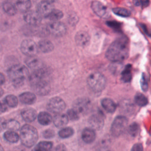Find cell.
I'll return each instance as SVG.
<instances>
[{
    "label": "cell",
    "mask_w": 151,
    "mask_h": 151,
    "mask_svg": "<svg viewBox=\"0 0 151 151\" xmlns=\"http://www.w3.org/2000/svg\"><path fill=\"white\" fill-rule=\"evenodd\" d=\"M50 72L44 67L34 71L29 76V82L34 91L41 96L47 95L50 93Z\"/></svg>",
    "instance_id": "6da1fadb"
},
{
    "label": "cell",
    "mask_w": 151,
    "mask_h": 151,
    "mask_svg": "<svg viewBox=\"0 0 151 151\" xmlns=\"http://www.w3.org/2000/svg\"><path fill=\"white\" fill-rule=\"evenodd\" d=\"M129 54V42L127 37H121L116 39L109 46L106 52V58L113 62H120L126 60Z\"/></svg>",
    "instance_id": "7a4b0ae2"
},
{
    "label": "cell",
    "mask_w": 151,
    "mask_h": 151,
    "mask_svg": "<svg viewBox=\"0 0 151 151\" xmlns=\"http://www.w3.org/2000/svg\"><path fill=\"white\" fill-rule=\"evenodd\" d=\"M8 77L15 87L23 85L29 75L28 68L21 64H15L10 67L8 71Z\"/></svg>",
    "instance_id": "3957f363"
},
{
    "label": "cell",
    "mask_w": 151,
    "mask_h": 151,
    "mask_svg": "<svg viewBox=\"0 0 151 151\" xmlns=\"http://www.w3.org/2000/svg\"><path fill=\"white\" fill-rule=\"evenodd\" d=\"M19 137L23 145L27 147H31L38 140V133L34 126L26 124L21 128Z\"/></svg>",
    "instance_id": "277c9868"
},
{
    "label": "cell",
    "mask_w": 151,
    "mask_h": 151,
    "mask_svg": "<svg viewBox=\"0 0 151 151\" xmlns=\"http://www.w3.org/2000/svg\"><path fill=\"white\" fill-rule=\"evenodd\" d=\"M89 87L95 92L103 91L106 86V78L100 73L94 72L89 75L87 80Z\"/></svg>",
    "instance_id": "5b68a950"
},
{
    "label": "cell",
    "mask_w": 151,
    "mask_h": 151,
    "mask_svg": "<svg viewBox=\"0 0 151 151\" xmlns=\"http://www.w3.org/2000/svg\"><path fill=\"white\" fill-rule=\"evenodd\" d=\"M128 119L124 116H117L113 120L111 127L110 132L113 136L115 137L122 135L127 127Z\"/></svg>",
    "instance_id": "8992f818"
},
{
    "label": "cell",
    "mask_w": 151,
    "mask_h": 151,
    "mask_svg": "<svg viewBox=\"0 0 151 151\" xmlns=\"http://www.w3.org/2000/svg\"><path fill=\"white\" fill-rule=\"evenodd\" d=\"M46 30L53 36L61 37L66 33L67 27L62 22L51 21L47 24Z\"/></svg>",
    "instance_id": "52a82bcc"
},
{
    "label": "cell",
    "mask_w": 151,
    "mask_h": 151,
    "mask_svg": "<svg viewBox=\"0 0 151 151\" xmlns=\"http://www.w3.org/2000/svg\"><path fill=\"white\" fill-rule=\"evenodd\" d=\"M20 49L21 52L28 57L35 56L39 51L38 45L31 39L23 40L21 44Z\"/></svg>",
    "instance_id": "ba28073f"
},
{
    "label": "cell",
    "mask_w": 151,
    "mask_h": 151,
    "mask_svg": "<svg viewBox=\"0 0 151 151\" xmlns=\"http://www.w3.org/2000/svg\"><path fill=\"white\" fill-rule=\"evenodd\" d=\"M91 101L85 97L78 98L73 103V109H74L78 114H86L89 113L91 109Z\"/></svg>",
    "instance_id": "9c48e42d"
},
{
    "label": "cell",
    "mask_w": 151,
    "mask_h": 151,
    "mask_svg": "<svg viewBox=\"0 0 151 151\" xmlns=\"http://www.w3.org/2000/svg\"><path fill=\"white\" fill-rule=\"evenodd\" d=\"M65 107L66 104L65 101L59 97L51 98L47 104V108L48 110L55 114L61 113Z\"/></svg>",
    "instance_id": "30bf717a"
},
{
    "label": "cell",
    "mask_w": 151,
    "mask_h": 151,
    "mask_svg": "<svg viewBox=\"0 0 151 151\" xmlns=\"http://www.w3.org/2000/svg\"><path fill=\"white\" fill-rule=\"evenodd\" d=\"M88 123L91 128L94 130H101L104 124V116L101 112H98L92 114L88 119Z\"/></svg>",
    "instance_id": "8fae6325"
},
{
    "label": "cell",
    "mask_w": 151,
    "mask_h": 151,
    "mask_svg": "<svg viewBox=\"0 0 151 151\" xmlns=\"http://www.w3.org/2000/svg\"><path fill=\"white\" fill-rule=\"evenodd\" d=\"M91 8L93 11L100 18H107L110 16V13L107 8L100 1H93L91 4Z\"/></svg>",
    "instance_id": "7c38bea8"
},
{
    "label": "cell",
    "mask_w": 151,
    "mask_h": 151,
    "mask_svg": "<svg viewBox=\"0 0 151 151\" xmlns=\"http://www.w3.org/2000/svg\"><path fill=\"white\" fill-rule=\"evenodd\" d=\"M42 17L37 11H28L24 15V21L29 25L37 26L42 21Z\"/></svg>",
    "instance_id": "4fadbf2b"
},
{
    "label": "cell",
    "mask_w": 151,
    "mask_h": 151,
    "mask_svg": "<svg viewBox=\"0 0 151 151\" xmlns=\"http://www.w3.org/2000/svg\"><path fill=\"white\" fill-rule=\"evenodd\" d=\"M52 1H42L37 5V11L42 16L47 17L53 9Z\"/></svg>",
    "instance_id": "5bb4252c"
},
{
    "label": "cell",
    "mask_w": 151,
    "mask_h": 151,
    "mask_svg": "<svg viewBox=\"0 0 151 151\" xmlns=\"http://www.w3.org/2000/svg\"><path fill=\"white\" fill-rule=\"evenodd\" d=\"M90 37L89 34L84 31H78L75 35L76 44L80 47L86 46L90 42Z\"/></svg>",
    "instance_id": "9a60e30c"
},
{
    "label": "cell",
    "mask_w": 151,
    "mask_h": 151,
    "mask_svg": "<svg viewBox=\"0 0 151 151\" xmlns=\"http://www.w3.org/2000/svg\"><path fill=\"white\" fill-rule=\"evenodd\" d=\"M96 137L95 130L91 127H86L84 129L81 133V138L83 142L87 144L93 143Z\"/></svg>",
    "instance_id": "2e32d148"
},
{
    "label": "cell",
    "mask_w": 151,
    "mask_h": 151,
    "mask_svg": "<svg viewBox=\"0 0 151 151\" xmlns=\"http://www.w3.org/2000/svg\"><path fill=\"white\" fill-rule=\"evenodd\" d=\"M25 62L29 68L34 70V71L43 68L42 61L36 56L28 57L25 59Z\"/></svg>",
    "instance_id": "e0dca14e"
},
{
    "label": "cell",
    "mask_w": 151,
    "mask_h": 151,
    "mask_svg": "<svg viewBox=\"0 0 151 151\" xmlns=\"http://www.w3.org/2000/svg\"><path fill=\"white\" fill-rule=\"evenodd\" d=\"M21 114L22 119L28 123L34 121L37 116L36 110L32 108H25L21 111Z\"/></svg>",
    "instance_id": "ac0fdd59"
},
{
    "label": "cell",
    "mask_w": 151,
    "mask_h": 151,
    "mask_svg": "<svg viewBox=\"0 0 151 151\" xmlns=\"http://www.w3.org/2000/svg\"><path fill=\"white\" fill-rule=\"evenodd\" d=\"M20 101L25 104H32L36 101V96L34 93L27 91L21 93L19 96Z\"/></svg>",
    "instance_id": "d6986e66"
},
{
    "label": "cell",
    "mask_w": 151,
    "mask_h": 151,
    "mask_svg": "<svg viewBox=\"0 0 151 151\" xmlns=\"http://www.w3.org/2000/svg\"><path fill=\"white\" fill-rule=\"evenodd\" d=\"M53 123L57 127H62L65 126L68 122V118L67 114L64 113L56 114L53 117Z\"/></svg>",
    "instance_id": "ffe728a7"
},
{
    "label": "cell",
    "mask_w": 151,
    "mask_h": 151,
    "mask_svg": "<svg viewBox=\"0 0 151 151\" xmlns=\"http://www.w3.org/2000/svg\"><path fill=\"white\" fill-rule=\"evenodd\" d=\"M38 47L39 51L44 53H48L54 50V45L48 40L43 39L39 41L38 44Z\"/></svg>",
    "instance_id": "44dd1931"
},
{
    "label": "cell",
    "mask_w": 151,
    "mask_h": 151,
    "mask_svg": "<svg viewBox=\"0 0 151 151\" xmlns=\"http://www.w3.org/2000/svg\"><path fill=\"white\" fill-rule=\"evenodd\" d=\"M101 104L103 109L108 113H113L117 108L116 104L111 99L105 98L102 99Z\"/></svg>",
    "instance_id": "7402d4cb"
},
{
    "label": "cell",
    "mask_w": 151,
    "mask_h": 151,
    "mask_svg": "<svg viewBox=\"0 0 151 151\" xmlns=\"http://www.w3.org/2000/svg\"><path fill=\"white\" fill-rule=\"evenodd\" d=\"M53 119L51 115L46 111H41L38 115V122L44 126H47L50 124L52 121Z\"/></svg>",
    "instance_id": "603a6c76"
},
{
    "label": "cell",
    "mask_w": 151,
    "mask_h": 151,
    "mask_svg": "<svg viewBox=\"0 0 151 151\" xmlns=\"http://www.w3.org/2000/svg\"><path fill=\"white\" fill-rule=\"evenodd\" d=\"M52 143L50 141H41L35 145L32 151H51Z\"/></svg>",
    "instance_id": "cb8c5ba5"
},
{
    "label": "cell",
    "mask_w": 151,
    "mask_h": 151,
    "mask_svg": "<svg viewBox=\"0 0 151 151\" xmlns=\"http://www.w3.org/2000/svg\"><path fill=\"white\" fill-rule=\"evenodd\" d=\"M16 8L21 12H25L29 11V9L31 7V2L28 0L17 1L15 3Z\"/></svg>",
    "instance_id": "d4e9b609"
},
{
    "label": "cell",
    "mask_w": 151,
    "mask_h": 151,
    "mask_svg": "<svg viewBox=\"0 0 151 151\" xmlns=\"http://www.w3.org/2000/svg\"><path fill=\"white\" fill-rule=\"evenodd\" d=\"M2 8L4 11L10 16H13L17 13L16 6L9 1H5L2 4Z\"/></svg>",
    "instance_id": "484cf974"
},
{
    "label": "cell",
    "mask_w": 151,
    "mask_h": 151,
    "mask_svg": "<svg viewBox=\"0 0 151 151\" xmlns=\"http://www.w3.org/2000/svg\"><path fill=\"white\" fill-rule=\"evenodd\" d=\"M4 137L6 140L10 143H16L20 139L19 136L16 132L7 130L4 134Z\"/></svg>",
    "instance_id": "4316f807"
},
{
    "label": "cell",
    "mask_w": 151,
    "mask_h": 151,
    "mask_svg": "<svg viewBox=\"0 0 151 151\" xmlns=\"http://www.w3.org/2000/svg\"><path fill=\"white\" fill-rule=\"evenodd\" d=\"M132 66L127 65L122 72L121 78L123 82H129L132 79Z\"/></svg>",
    "instance_id": "83f0119b"
},
{
    "label": "cell",
    "mask_w": 151,
    "mask_h": 151,
    "mask_svg": "<svg viewBox=\"0 0 151 151\" xmlns=\"http://www.w3.org/2000/svg\"><path fill=\"white\" fill-rule=\"evenodd\" d=\"M21 126L19 123L14 119H9L6 122V129L8 130L16 132L19 130Z\"/></svg>",
    "instance_id": "f1b7e54d"
},
{
    "label": "cell",
    "mask_w": 151,
    "mask_h": 151,
    "mask_svg": "<svg viewBox=\"0 0 151 151\" xmlns=\"http://www.w3.org/2000/svg\"><path fill=\"white\" fill-rule=\"evenodd\" d=\"M63 12L59 9H53L47 18L52 21H58L63 17Z\"/></svg>",
    "instance_id": "f546056e"
},
{
    "label": "cell",
    "mask_w": 151,
    "mask_h": 151,
    "mask_svg": "<svg viewBox=\"0 0 151 151\" xmlns=\"http://www.w3.org/2000/svg\"><path fill=\"white\" fill-rule=\"evenodd\" d=\"M134 100L135 103L139 106H145L148 103L147 97L144 94L140 93H137L135 95Z\"/></svg>",
    "instance_id": "4dcf8cb0"
},
{
    "label": "cell",
    "mask_w": 151,
    "mask_h": 151,
    "mask_svg": "<svg viewBox=\"0 0 151 151\" xmlns=\"http://www.w3.org/2000/svg\"><path fill=\"white\" fill-rule=\"evenodd\" d=\"M74 134V129L70 127L62 128L58 132V136L63 139H66L71 137Z\"/></svg>",
    "instance_id": "1f68e13d"
},
{
    "label": "cell",
    "mask_w": 151,
    "mask_h": 151,
    "mask_svg": "<svg viewBox=\"0 0 151 151\" xmlns=\"http://www.w3.org/2000/svg\"><path fill=\"white\" fill-rule=\"evenodd\" d=\"M6 104L10 107H15L18 103V100L17 97L13 94H9L6 96L4 99Z\"/></svg>",
    "instance_id": "d6a6232c"
},
{
    "label": "cell",
    "mask_w": 151,
    "mask_h": 151,
    "mask_svg": "<svg viewBox=\"0 0 151 151\" xmlns=\"http://www.w3.org/2000/svg\"><path fill=\"white\" fill-rule=\"evenodd\" d=\"M139 125L136 122L132 123L127 127V132L132 137L137 136L139 132Z\"/></svg>",
    "instance_id": "836d02e7"
},
{
    "label": "cell",
    "mask_w": 151,
    "mask_h": 151,
    "mask_svg": "<svg viewBox=\"0 0 151 151\" xmlns=\"http://www.w3.org/2000/svg\"><path fill=\"white\" fill-rule=\"evenodd\" d=\"M113 12L117 15L123 17H127L131 15V12L126 8H121V7H116L112 9Z\"/></svg>",
    "instance_id": "e575fe53"
},
{
    "label": "cell",
    "mask_w": 151,
    "mask_h": 151,
    "mask_svg": "<svg viewBox=\"0 0 151 151\" xmlns=\"http://www.w3.org/2000/svg\"><path fill=\"white\" fill-rule=\"evenodd\" d=\"M67 116L72 121H76L79 119L78 113L73 109H70L67 111Z\"/></svg>",
    "instance_id": "d590c367"
},
{
    "label": "cell",
    "mask_w": 151,
    "mask_h": 151,
    "mask_svg": "<svg viewBox=\"0 0 151 151\" xmlns=\"http://www.w3.org/2000/svg\"><path fill=\"white\" fill-rule=\"evenodd\" d=\"M55 136V132L52 129H47L42 132V136L46 139L52 138Z\"/></svg>",
    "instance_id": "8d00e7d4"
},
{
    "label": "cell",
    "mask_w": 151,
    "mask_h": 151,
    "mask_svg": "<svg viewBox=\"0 0 151 151\" xmlns=\"http://www.w3.org/2000/svg\"><path fill=\"white\" fill-rule=\"evenodd\" d=\"M68 21L71 25H75L78 21V17L76 14H70Z\"/></svg>",
    "instance_id": "74e56055"
},
{
    "label": "cell",
    "mask_w": 151,
    "mask_h": 151,
    "mask_svg": "<svg viewBox=\"0 0 151 151\" xmlns=\"http://www.w3.org/2000/svg\"><path fill=\"white\" fill-rule=\"evenodd\" d=\"M140 83H141V87H142V90L145 91H147V90L148 88V84H147V80L143 74L142 75V77L141 78Z\"/></svg>",
    "instance_id": "f35d334b"
},
{
    "label": "cell",
    "mask_w": 151,
    "mask_h": 151,
    "mask_svg": "<svg viewBox=\"0 0 151 151\" xmlns=\"http://www.w3.org/2000/svg\"><path fill=\"white\" fill-rule=\"evenodd\" d=\"M143 146L141 143H134L131 148L130 151H143Z\"/></svg>",
    "instance_id": "ab89813d"
},
{
    "label": "cell",
    "mask_w": 151,
    "mask_h": 151,
    "mask_svg": "<svg viewBox=\"0 0 151 151\" xmlns=\"http://www.w3.org/2000/svg\"><path fill=\"white\" fill-rule=\"evenodd\" d=\"M8 110V105L5 100H0V111L5 112Z\"/></svg>",
    "instance_id": "60d3db41"
},
{
    "label": "cell",
    "mask_w": 151,
    "mask_h": 151,
    "mask_svg": "<svg viewBox=\"0 0 151 151\" xmlns=\"http://www.w3.org/2000/svg\"><path fill=\"white\" fill-rule=\"evenodd\" d=\"M6 120L5 119L0 117V132L6 129Z\"/></svg>",
    "instance_id": "b9f144b4"
},
{
    "label": "cell",
    "mask_w": 151,
    "mask_h": 151,
    "mask_svg": "<svg viewBox=\"0 0 151 151\" xmlns=\"http://www.w3.org/2000/svg\"><path fill=\"white\" fill-rule=\"evenodd\" d=\"M149 3L147 1H135V5L137 6H147Z\"/></svg>",
    "instance_id": "7bdbcfd3"
},
{
    "label": "cell",
    "mask_w": 151,
    "mask_h": 151,
    "mask_svg": "<svg viewBox=\"0 0 151 151\" xmlns=\"http://www.w3.org/2000/svg\"><path fill=\"white\" fill-rule=\"evenodd\" d=\"M55 151H67V150L64 145L60 144L55 147Z\"/></svg>",
    "instance_id": "ee69618b"
},
{
    "label": "cell",
    "mask_w": 151,
    "mask_h": 151,
    "mask_svg": "<svg viewBox=\"0 0 151 151\" xmlns=\"http://www.w3.org/2000/svg\"><path fill=\"white\" fill-rule=\"evenodd\" d=\"M96 151H112V150L109 147L103 146V147H101L98 149L97 150H96Z\"/></svg>",
    "instance_id": "f6af8a7d"
},
{
    "label": "cell",
    "mask_w": 151,
    "mask_h": 151,
    "mask_svg": "<svg viewBox=\"0 0 151 151\" xmlns=\"http://www.w3.org/2000/svg\"><path fill=\"white\" fill-rule=\"evenodd\" d=\"M5 81V77L4 76V75L0 73V86L2 85Z\"/></svg>",
    "instance_id": "bcb514c9"
},
{
    "label": "cell",
    "mask_w": 151,
    "mask_h": 151,
    "mask_svg": "<svg viewBox=\"0 0 151 151\" xmlns=\"http://www.w3.org/2000/svg\"><path fill=\"white\" fill-rule=\"evenodd\" d=\"M4 94V90L0 86V97Z\"/></svg>",
    "instance_id": "7dc6e473"
},
{
    "label": "cell",
    "mask_w": 151,
    "mask_h": 151,
    "mask_svg": "<svg viewBox=\"0 0 151 151\" xmlns=\"http://www.w3.org/2000/svg\"><path fill=\"white\" fill-rule=\"evenodd\" d=\"M0 151H4V149L1 144H0Z\"/></svg>",
    "instance_id": "c3c4849f"
},
{
    "label": "cell",
    "mask_w": 151,
    "mask_h": 151,
    "mask_svg": "<svg viewBox=\"0 0 151 151\" xmlns=\"http://www.w3.org/2000/svg\"><path fill=\"white\" fill-rule=\"evenodd\" d=\"M150 134H151V129H150Z\"/></svg>",
    "instance_id": "681fc988"
}]
</instances>
